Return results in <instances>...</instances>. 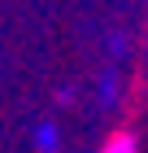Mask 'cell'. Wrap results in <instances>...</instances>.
<instances>
[{
    "label": "cell",
    "instance_id": "obj_1",
    "mask_svg": "<svg viewBox=\"0 0 148 153\" xmlns=\"http://www.w3.org/2000/svg\"><path fill=\"white\" fill-rule=\"evenodd\" d=\"M100 153H139V136H135L131 127H118V131H109V136H105Z\"/></svg>",
    "mask_w": 148,
    "mask_h": 153
}]
</instances>
